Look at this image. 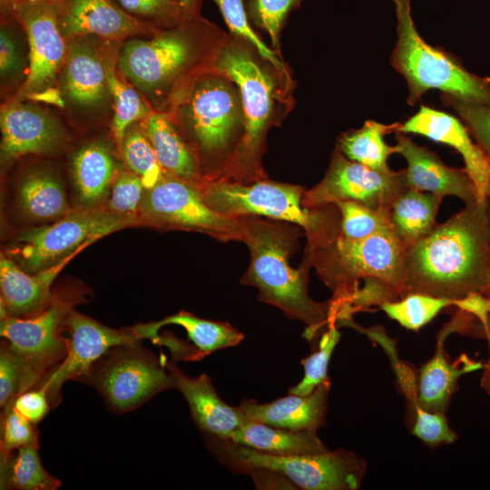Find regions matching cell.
<instances>
[{
	"label": "cell",
	"mask_w": 490,
	"mask_h": 490,
	"mask_svg": "<svg viewBox=\"0 0 490 490\" xmlns=\"http://www.w3.org/2000/svg\"><path fill=\"white\" fill-rule=\"evenodd\" d=\"M12 405L22 416L34 425H37L52 408L46 392L40 387L19 394Z\"/></svg>",
	"instance_id": "cell-46"
},
{
	"label": "cell",
	"mask_w": 490,
	"mask_h": 490,
	"mask_svg": "<svg viewBox=\"0 0 490 490\" xmlns=\"http://www.w3.org/2000/svg\"><path fill=\"white\" fill-rule=\"evenodd\" d=\"M134 224L105 207L72 210L54 223L24 230L15 238L12 254L25 271L53 266L100 238Z\"/></svg>",
	"instance_id": "cell-8"
},
{
	"label": "cell",
	"mask_w": 490,
	"mask_h": 490,
	"mask_svg": "<svg viewBox=\"0 0 490 490\" xmlns=\"http://www.w3.org/2000/svg\"><path fill=\"white\" fill-rule=\"evenodd\" d=\"M180 7L184 11H191L196 5L197 0H178Z\"/></svg>",
	"instance_id": "cell-53"
},
{
	"label": "cell",
	"mask_w": 490,
	"mask_h": 490,
	"mask_svg": "<svg viewBox=\"0 0 490 490\" xmlns=\"http://www.w3.org/2000/svg\"><path fill=\"white\" fill-rule=\"evenodd\" d=\"M443 197L407 188L389 210L391 229L407 249L428 235L437 225L436 217Z\"/></svg>",
	"instance_id": "cell-30"
},
{
	"label": "cell",
	"mask_w": 490,
	"mask_h": 490,
	"mask_svg": "<svg viewBox=\"0 0 490 490\" xmlns=\"http://www.w3.org/2000/svg\"><path fill=\"white\" fill-rule=\"evenodd\" d=\"M469 335H475L478 337L485 338L488 341V346L490 349V313L484 323L473 327Z\"/></svg>",
	"instance_id": "cell-51"
},
{
	"label": "cell",
	"mask_w": 490,
	"mask_h": 490,
	"mask_svg": "<svg viewBox=\"0 0 490 490\" xmlns=\"http://www.w3.org/2000/svg\"><path fill=\"white\" fill-rule=\"evenodd\" d=\"M214 211L230 218L265 217L299 226L308 240L327 227L332 205L307 208L301 186L260 180L242 183L226 180H204L198 186Z\"/></svg>",
	"instance_id": "cell-6"
},
{
	"label": "cell",
	"mask_w": 490,
	"mask_h": 490,
	"mask_svg": "<svg viewBox=\"0 0 490 490\" xmlns=\"http://www.w3.org/2000/svg\"><path fill=\"white\" fill-rule=\"evenodd\" d=\"M33 100L52 103L60 107L64 106V101L60 92L54 86L46 88L37 93L27 95Z\"/></svg>",
	"instance_id": "cell-50"
},
{
	"label": "cell",
	"mask_w": 490,
	"mask_h": 490,
	"mask_svg": "<svg viewBox=\"0 0 490 490\" xmlns=\"http://www.w3.org/2000/svg\"><path fill=\"white\" fill-rule=\"evenodd\" d=\"M144 191L136 174L132 172H122L115 178L105 208L121 218L133 223L139 222V210Z\"/></svg>",
	"instance_id": "cell-40"
},
{
	"label": "cell",
	"mask_w": 490,
	"mask_h": 490,
	"mask_svg": "<svg viewBox=\"0 0 490 490\" xmlns=\"http://www.w3.org/2000/svg\"><path fill=\"white\" fill-rule=\"evenodd\" d=\"M33 388L23 359L5 339L0 347V408L10 407L15 397Z\"/></svg>",
	"instance_id": "cell-39"
},
{
	"label": "cell",
	"mask_w": 490,
	"mask_h": 490,
	"mask_svg": "<svg viewBox=\"0 0 490 490\" xmlns=\"http://www.w3.org/2000/svg\"><path fill=\"white\" fill-rule=\"evenodd\" d=\"M117 172L115 160L102 142L80 148L72 159V173L78 201L83 208L99 207L107 198Z\"/></svg>",
	"instance_id": "cell-26"
},
{
	"label": "cell",
	"mask_w": 490,
	"mask_h": 490,
	"mask_svg": "<svg viewBox=\"0 0 490 490\" xmlns=\"http://www.w3.org/2000/svg\"><path fill=\"white\" fill-rule=\"evenodd\" d=\"M166 325L182 327L188 338L187 340L175 336L172 338L170 351L174 362L201 360L214 351L237 346L244 338L243 333L230 323L201 318L188 311H180L158 321L138 324V328L144 339L152 342L160 328Z\"/></svg>",
	"instance_id": "cell-20"
},
{
	"label": "cell",
	"mask_w": 490,
	"mask_h": 490,
	"mask_svg": "<svg viewBox=\"0 0 490 490\" xmlns=\"http://www.w3.org/2000/svg\"><path fill=\"white\" fill-rule=\"evenodd\" d=\"M230 439L277 456L311 455L328 450L316 430H291L250 420H245Z\"/></svg>",
	"instance_id": "cell-28"
},
{
	"label": "cell",
	"mask_w": 490,
	"mask_h": 490,
	"mask_svg": "<svg viewBox=\"0 0 490 490\" xmlns=\"http://www.w3.org/2000/svg\"><path fill=\"white\" fill-rule=\"evenodd\" d=\"M397 20V41L391 54L392 66L408 86L407 103L437 89L464 101L490 105V79L466 70L453 55L426 43L412 16L410 0H393Z\"/></svg>",
	"instance_id": "cell-4"
},
{
	"label": "cell",
	"mask_w": 490,
	"mask_h": 490,
	"mask_svg": "<svg viewBox=\"0 0 490 490\" xmlns=\"http://www.w3.org/2000/svg\"><path fill=\"white\" fill-rule=\"evenodd\" d=\"M485 198L487 200L488 211H489V216H490V177L487 183Z\"/></svg>",
	"instance_id": "cell-54"
},
{
	"label": "cell",
	"mask_w": 490,
	"mask_h": 490,
	"mask_svg": "<svg viewBox=\"0 0 490 490\" xmlns=\"http://www.w3.org/2000/svg\"><path fill=\"white\" fill-rule=\"evenodd\" d=\"M318 276L333 292L338 307L367 282H383L404 297L407 249L392 229L364 239H349L339 231V213L331 227L308 241L306 250Z\"/></svg>",
	"instance_id": "cell-3"
},
{
	"label": "cell",
	"mask_w": 490,
	"mask_h": 490,
	"mask_svg": "<svg viewBox=\"0 0 490 490\" xmlns=\"http://www.w3.org/2000/svg\"><path fill=\"white\" fill-rule=\"evenodd\" d=\"M1 159L10 162L26 154H49L64 141L58 122L41 109L15 103L1 112Z\"/></svg>",
	"instance_id": "cell-17"
},
{
	"label": "cell",
	"mask_w": 490,
	"mask_h": 490,
	"mask_svg": "<svg viewBox=\"0 0 490 490\" xmlns=\"http://www.w3.org/2000/svg\"><path fill=\"white\" fill-rule=\"evenodd\" d=\"M77 253L34 274L20 269L11 258L1 254V319L7 317L30 318L41 312L52 297L54 280Z\"/></svg>",
	"instance_id": "cell-22"
},
{
	"label": "cell",
	"mask_w": 490,
	"mask_h": 490,
	"mask_svg": "<svg viewBox=\"0 0 490 490\" xmlns=\"http://www.w3.org/2000/svg\"><path fill=\"white\" fill-rule=\"evenodd\" d=\"M219 6L230 31L252 44L265 60L278 70L284 71L282 62L252 30L245 9L244 0H213Z\"/></svg>",
	"instance_id": "cell-41"
},
{
	"label": "cell",
	"mask_w": 490,
	"mask_h": 490,
	"mask_svg": "<svg viewBox=\"0 0 490 490\" xmlns=\"http://www.w3.org/2000/svg\"><path fill=\"white\" fill-rule=\"evenodd\" d=\"M336 325L329 326L322 334L318 348L301 360L304 377L289 393L309 395L328 377V367L331 355L340 338V332Z\"/></svg>",
	"instance_id": "cell-38"
},
{
	"label": "cell",
	"mask_w": 490,
	"mask_h": 490,
	"mask_svg": "<svg viewBox=\"0 0 490 490\" xmlns=\"http://www.w3.org/2000/svg\"><path fill=\"white\" fill-rule=\"evenodd\" d=\"M397 151L407 161L404 170L407 188L445 196H455L466 205L479 200L475 184L466 169H456L444 163L441 159L426 147L419 146L408 137L397 135Z\"/></svg>",
	"instance_id": "cell-19"
},
{
	"label": "cell",
	"mask_w": 490,
	"mask_h": 490,
	"mask_svg": "<svg viewBox=\"0 0 490 490\" xmlns=\"http://www.w3.org/2000/svg\"><path fill=\"white\" fill-rule=\"evenodd\" d=\"M64 69V92L73 103L92 107L103 100L108 90L107 67L91 48L71 45Z\"/></svg>",
	"instance_id": "cell-29"
},
{
	"label": "cell",
	"mask_w": 490,
	"mask_h": 490,
	"mask_svg": "<svg viewBox=\"0 0 490 490\" xmlns=\"http://www.w3.org/2000/svg\"><path fill=\"white\" fill-rule=\"evenodd\" d=\"M106 78L108 91L114 100L112 132L118 147L121 149L130 125L139 120L147 119L152 113L138 93L119 79L113 65L107 66Z\"/></svg>",
	"instance_id": "cell-35"
},
{
	"label": "cell",
	"mask_w": 490,
	"mask_h": 490,
	"mask_svg": "<svg viewBox=\"0 0 490 490\" xmlns=\"http://www.w3.org/2000/svg\"><path fill=\"white\" fill-rule=\"evenodd\" d=\"M397 132L423 135L454 148L463 157L465 169L475 184L480 198H485L490 158L473 142L467 127L456 116L422 105L416 114L401 123Z\"/></svg>",
	"instance_id": "cell-18"
},
{
	"label": "cell",
	"mask_w": 490,
	"mask_h": 490,
	"mask_svg": "<svg viewBox=\"0 0 490 490\" xmlns=\"http://www.w3.org/2000/svg\"><path fill=\"white\" fill-rule=\"evenodd\" d=\"M181 115L195 150L210 160H220L229 152L244 124L240 96L217 77L194 84Z\"/></svg>",
	"instance_id": "cell-11"
},
{
	"label": "cell",
	"mask_w": 490,
	"mask_h": 490,
	"mask_svg": "<svg viewBox=\"0 0 490 490\" xmlns=\"http://www.w3.org/2000/svg\"><path fill=\"white\" fill-rule=\"evenodd\" d=\"M249 475L253 479L257 489H297L285 475L273 470L258 468L252 470Z\"/></svg>",
	"instance_id": "cell-49"
},
{
	"label": "cell",
	"mask_w": 490,
	"mask_h": 490,
	"mask_svg": "<svg viewBox=\"0 0 490 490\" xmlns=\"http://www.w3.org/2000/svg\"><path fill=\"white\" fill-rule=\"evenodd\" d=\"M39 446L29 445L0 461V488L11 490H56L62 482L42 465Z\"/></svg>",
	"instance_id": "cell-33"
},
{
	"label": "cell",
	"mask_w": 490,
	"mask_h": 490,
	"mask_svg": "<svg viewBox=\"0 0 490 490\" xmlns=\"http://www.w3.org/2000/svg\"><path fill=\"white\" fill-rule=\"evenodd\" d=\"M414 424L412 434L430 447L447 445L456 441V433L451 429L443 413L429 412L418 406L413 407Z\"/></svg>",
	"instance_id": "cell-44"
},
{
	"label": "cell",
	"mask_w": 490,
	"mask_h": 490,
	"mask_svg": "<svg viewBox=\"0 0 490 490\" xmlns=\"http://www.w3.org/2000/svg\"><path fill=\"white\" fill-rule=\"evenodd\" d=\"M481 387L490 395V349L488 361L484 365Z\"/></svg>",
	"instance_id": "cell-52"
},
{
	"label": "cell",
	"mask_w": 490,
	"mask_h": 490,
	"mask_svg": "<svg viewBox=\"0 0 490 490\" xmlns=\"http://www.w3.org/2000/svg\"><path fill=\"white\" fill-rule=\"evenodd\" d=\"M79 300L77 295L52 294L46 307L33 317L1 319V337L21 357L36 387L67 355L69 339L62 331Z\"/></svg>",
	"instance_id": "cell-12"
},
{
	"label": "cell",
	"mask_w": 490,
	"mask_h": 490,
	"mask_svg": "<svg viewBox=\"0 0 490 490\" xmlns=\"http://www.w3.org/2000/svg\"><path fill=\"white\" fill-rule=\"evenodd\" d=\"M490 216L486 198L466 205L406 252L404 297L424 293L460 299L487 294Z\"/></svg>",
	"instance_id": "cell-1"
},
{
	"label": "cell",
	"mask_w": 490,
	"mask_h": 490,
	"mask_svg": "<svg viewBox=\"0 0 490 490\" xmlns=\"http://www.w3.org/2000/svg\"><path fill=\"white\" fill-rule=\"evenodd\" d=\"M458 299L435 297L424 293H410L405 297L388 301L380 309L403 328L418 330L430 322L444 309L456 307Z\"/></svg>",
	"instance_id": "cell-34"
},
{
	"label": "cell",
	"mask_w": 490,
	"mask_h": 490,
	"mask_svg": "<svg viewBox=\"0 0 490 490\" xmlns=\"http://www.w3.org/2000/svg\"><path fill=\"white\" fill-rule=\"evenodd\" d=\"M15 13L29 44L28 75L22 88L27 96L54 86L67 52L54 2L16 0Z\"/></svg>",
	"instance_id": "cell-15"
},
{
	"label": "cell",
	"mask_w": 490,
	"mask_h": 490,
	"mask_svg": "<svg viewBox=\"0 0 490 490\" xmlns=\"http://www.w3.org/2000/svg\"><path fill=\"white\" fill-rule=\"evenodd\" d=\"M19 48L12 34L5 28L0 34V72L2 77L19 70L21 64Z\"/></svg>",
	"instance_id": "cell-47"
},
{
	"label": "cell",
	"mask_w": 490,
	"mask_h": 490,
	"mask_svg": "<svg viewBox=\"0 0 490 490\" xmlns=\"http://www.w3.org/2000/svg\"><path fill=\"white\" fill-rule=\"evenodd\" d=\"M121 152L126 165L141 179L145 190L154 187L166 175L144 132L129 129Z\"/></svg>",
	"instance_id": "cell-36"
},
{
	"label": "cell",
	"mask_w": 490,
	"mask_h": 490,
	"mask_svg": "<svg viewBox=\"0 0 490 490\" xmlns=\"http://www.w3.org/2000/svg\"><path fill=\"white\" fill-rule=\"evenodd\" d=\"M407 188L404 170L375 171L336 152L324 179L305 191L303 205L316 208L350 201L374 210L389 211Z\"/></svg>",
	"instance_id": "cell-13"
},
{
	"label": "cell",
	"mask_w": 490,
	"mask_h": 490,
	"mask_svg": "<svg viewBox=\"0 0 490 490\" xmlns=\"http://www.w3.org/2000/svg\"><path fill=\"white\" fill-rule=\"evenodd\" d=\"M22 1H29V2H54L55 0H22Z\"/></svg>",
	"instance_id": "cell-55"
},
{
	"label": "cell",
	"mask_w": 490,
	"mask_h": 490,
	"mask_svg": "<svg viewBox=\"0 0 490 490\" xmlns=\"http://www.w3.org/2000/svg\"><path fill=\"white\" fill-rule=\"evenodd\" d=\"M208 449L231 472L249 475L266 468L285 475L297 489L356 490L361 485L367 464L346 449L318 454L277 456L238 444L231 439L203 435Z\"/></svg>",
	"instance_id": "cell-5"
},
{
	"label": "cell",
	"mask_w": 490,
	"mask_h": 490,
	"mask_svg": "<svg viewBox=\"0 0 490 490\" xmlns=\"http://www.w3.org/2000/svg\"><path fill=\"white\" fill-rule=\"evenodd\" d=\"M58 22L65 37L97 35L116 40L135 34L141 23L111 0H64Z\"/></svg>",
	"instance_id": "cell-24"
},
{
	"label": "cell",
	"mask_w": 490,
	"mask_h": 490,
	"mask_svg": "<svg viewBox=\"0 0 490 490\" xmlns=\"http://www.w3.org/2000/svg\"><path fill=\"white\" fill-rule=\"evenodd\" d=\"M138 221L162 229L205 233L220 241H242V217L230 218L214 211L197 185L165 175L145 190Z\"/></svg>",
	"instance_id": "cell-10"
},
{
	"label": "cell",
	"mask_w": 490,
	"mask_h": 490,
	"mask_svg": "<svg viewBox=\"0 0 490 490\" xmlns=\"http://www.w3.org/2000/svg\"><path fill=\"white\" fill-rule=\"evenodd\" d=\"M242 242L250 255L240 279L258 289V299L279 309L289 318L307 325L303 336L315 338L324 327L336 325L331 300L317 302L309 295V254L299 269L289 265V256L299 243L298 225L260 217H242ZM337 326V325H336Z\"/></svg>",
	"instance_id": "cell-2"
},
{
	"label": "cell",
	"mask_w": 490,
	"mask_h": 490,
	"mask_svg": "<svg viewBox=\"0 0 490 490\" xmlns=\"http://www.w3.org/2000/svg\"><path fill=\"white\" fill-rule=\"evenodd\" d=\"M0 461L29 445L39 446L36 425L22 416L11 405L1 410Z\"/></svg>",
	"instance_id": "cell-42"
},
{
	"label": "cell",
	"mask_w": 490,
	"mask_h": 490,
	"mask_svg": "<svg viewBox=\"0 0 490 490\" xmlns=\"http://www.w3.org/2000/svg\"><path fill=\"white\" fill-rule=\"evenodd\" d=\"M191 44L179 32H169L151 40L126 42L118 57L119 72L143 92L157 91L189 62Z\"/></svg>",
	"instance_id": "cell-16"
},
{
	"label": "cell",
	"mask_w": 490,
	"mask_h": 490,
	"mask_svg": "<svg viewBox=\"0 0 490 490\" xmlns=\"http://www.w3.org/2000/svg\"><path fill=\"white\" fill-rule=\"evenodd\" d=\"M339 213V231L349 239H364L391 229L389 211L374 210L350 201L334 203Z\"/></svg>",
	"instance_id": "cell-37"
},
{
	"label": "cell",
	"mask_w": 490,
	"mask_h": 490,
	"mask_svg": "<svg viewBox=\"0 0 490 490\" xmlns=\"http://www.w3.org/2000/svg\"><path fill=\"white\" fill-rule=\"evenodd\" d=\"M218 69L238 86L243 111V134L235 151V170L227 181L250 183L262 180L258 166L263 132L272 109L273 83L243 50H224Z\"/></svg>",
	"instance_id": "cell-9"
},
{
	"label": "cell",
	"mask_w": 490,
	"mask_h": 490,
	"mask_svg": "<svg viewBox=\"0 0 490 490\" xmlns=\"http://www.w3.org/2000/svg\"><path fill=\"white\" fill-rule=\"evenodd\" d=\"M126 11L147 16H157L172 11L178 0H118ZM180 6V5H179Z\"/></svg>",
	"instance_id": "cell-48"
},
{
	"label": "cell",
	"mask_w": 490,
	"mask_h": 490,
	"mask_svg": "<svg viewBox=\"0 0 490 490\" xmlns=\"http://www.w3.org/2000/svg\"><path fill=\"white\" fill-rule=\"evenodd\" d=\"M15 195L19 210L32 220H56L72 211L62 181L46 170H35L24 175Z\"/></svg>",
	"instance_id": "cell-31"
},
{
	"label": "cell",
	"mask_w": 490,
	"mask_h": 490,
	"mask_svg": "<svg viewBox=\"0 0 490 490\" xmlns=\"http://www.w3.org/2000/svg\"><path fill=\"white\" fill-rule=\"evenodd\" d=\"M442 101L459 115L476 143L490 158V105L443 93Z\"/></svg>",
	"instance_id": "cell-43"
},
{
	"label": "cell",
	"mask_w": 490,
	"mask_h": 490,
	"mask_svg": "<svg viewBox=\"0 0 490 490\" xmlns=\"http://www.w3.org/2000/svg\"><path fill=\"white\" fill-rule=\"evenodd\" d=\"M167 358L141 341L115 346L96 360L80 382L93 387L113 413L134 410L156 394L174 388Z\"/></svg>",
	"instance_id": "cell-7"
},
{
	"label": "cell",
	"mask_w": 490,
	"mask_h": 490,
	"mask_svg": "<svg viewBox=\"0 0 490 490\" xmlns=\"http://www.w3.org/2000/svg\"><path fill=\"white\" fill-rule=\"evenodd\" d=\"M166 368L173 379L174 388L183 395L191 416L203 435L230 439L247 420L239 407L229 406L219 397L208 375L191 377L173 361L167 360Z\"/></svg>",
	"instance_id": "cell-21"
},
{
	"label": "cell",
	"mask_w": 490,
	"mask_h": 490,
	"mask_svg": "<svg viewBox=\"0 0 490 490\" xmlns=\"http://www.w3.org/2000/svg\"><path fill=\"white\" fill-rule=\"evenodd\" d=\"M329 390L330 380L327 378L309 395L289 393L268 403L244 398L238 407L247 420L291 430L318 431L326 423Z\"/></svg>",
	"instance_id": "cell-23"
},
{
	"label": "cell",
	"mask_w": 490,
	"mask_h": 490,
	"mask_svg": "<svg viewBox=\"0 0 490 490\" xmlns=\"http://www.w3.org/2000/svg\"><path fill=\"white\" fill-rule=\"evenodd\" d=\"M444 341L438 338L436 353L419 369L412 407L418 406L429 412L446 414L459 377L484 368L480 361L466 354L451 361L445 351Z\"/></svg>",
	"instance_id": "cell-25"
},
{
	"label": "cell",
	"mask_w": 490,
	"mask_h": 490,
	"mask_svg": "<svg viewBox=\"0 0 490 490\" xmlns=\"http://www.w3.org/2000/svg\"><path fill=\"white\" fill-rule=\"evenodd\" d=\"M143 132L166 175L197 186L202 182L203 176L194 152L164 115L152 113L145 119Z\"/></svg>",
	"instance_id": "cell-27"
},
{
	"label": "cell",
	"mask_w": 490,
	"mask_h": 490,
	"mask_svg": "<svg viewBox=\"0 0 490 490\" xmlns=\"http://www.w3.org/2000/svg\"><path fill=\"white\" fill-rule=\"evenodd\" d=\"M66 328L70 332L66 357L36 387L46 392L52 408L62 400L63 385L68 380L80 381L110 348L144 339L137 325L112 328L74 309L68 315Z\"/></svg>",
	"instance_id": "cell-14"
},
{
	"label": "cell",
	"mask_w": 490,
	"mask_h": 490,
	"mask_svg": "<svg viewBox=\"0 0 490 490\" xmlns=\"http://www.w3.org/2000/svg\"><path fill=\"white\" fill-rule=\"evenodd\" d=\"M486 295L490 297V279H489V289Z\"/></svg>",
	"instance_id": "cell-56"
},
{
	"label": "cell",
	"mask_w": 490,
	"mask_h": 490,
	"mask_svg": "<svg viewBox=\"0 0 490 490\" xmlns=\"http://www.w3.org/2000/svg\"><path fill=\"white\" fill-rule=\"evenodd\" d=\"M401 123L384 124L368 121L362 128L344 134L338 142L339 151L349 160L370 169L390 172L387 165L389 155L397 152L396 146L384 141L389 132H397Z\"/></svg>",
	"instance_id": "cell-32"
},
{
	"label": "cell",
	"mask_w": 490,
	"mask_h": 490,
	"mask_svg": "<svg viewBox=\"0 0 490 490\" xmlns=\"http://www.w3.org/2000/svg\"><path fill=\"white\" fill-rule=\"evenodd\" d=\"M300 1L249 0V13L253 21L268 32L275 44L287 15Z\"/></svg>",
	"instance_id": "cell-45"
}]
</instances>
